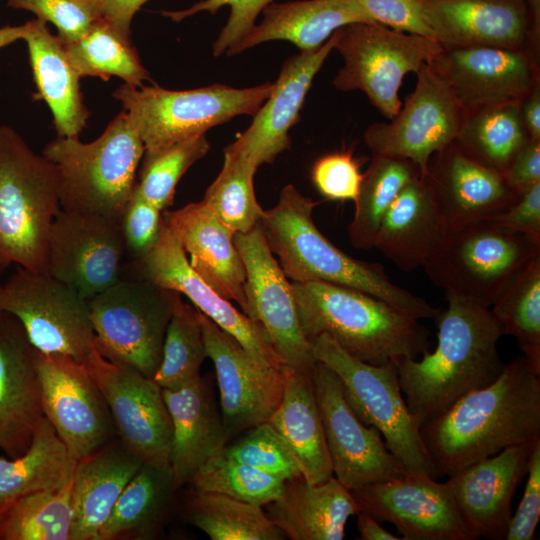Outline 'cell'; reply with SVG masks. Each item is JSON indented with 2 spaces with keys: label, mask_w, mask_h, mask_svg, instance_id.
<instances>
[{
  "label": "cell",
  "mask_w": 540,
  "mask_h": 540,
  "mask_svg": "<svg viewBox=\"0 0 540 540\" xmlns=\"http://www.w3.org/2000/svg\"><path fill=\"white\" fill-rule=\"evenodd\" d=\"M438 476L540 437V373L521 355L421 426Z\"/></svg>",
  "instance_id": "1"
},
{
  "label": "cell",
  "mask_w": 540,
  "mask_h": 540,
  "mask_svg": "<svg viewBox=\"0 0 540 540\" xmlns=\"http://www.w3.org/2000/svg\"><path fill=\"white\" fill-rule=\"evenodd\" d=\"M445 294L448 306L434 317V351L419 360L394 361L404 399L420 426L463 395L495 381L505 367L497 348L503 331L490 308Z\"/></svg>",
  "instance_id": "2"
},
{
  "label": "cell",
  "mask_w": 540,
  "mask_h": 540,
  "mask_svg": "<svg viewBox=\"0 0 540 540\" xmlns=\"http://www.w3.org/2000/svg\"><path fill=\"white\" fill-rule=\"evenodd\" d=\"M319 203L288 184L259 223L288 280L346 286L371 294L415 319L436 317L440 309L394 284L381 264L355 259L332 244L313 220V210Z\"/></svg>",
  "instance_id": "3"
},
{
  "label": "cell",
  "mask_w": 540,
  "mask_h": 540,
  "mask_svg": "<svg viewBox=\"0 0 540 540\" xmlns=\"http://www.w3.org/2000/svg\"><path fill=\"white\" fill-rule=\"evenodd\" d=\"M308 340L326 334L360 361L385 365L429 351L430 332L418 319L354 288L323 281L291 282Z\"/></svg>",
  "instance_id": "4"
},
{
  "label": "cell",
  "mask_w": 540,
  "mask_h": 540,
  "mask_svg": "<svg viewBox=\"0 0 540 540\" xmlns=\"http://www.w3.org/2000/svg\"><path fill=\"white\" fill-rule=\"evenodd\" d=\"M144 152L142 139L122 111L94 141L58 136L42 155L57 169L61 209L121 223Z\"/></svg>",
  "instance_id": "5"
},
{
  "label": "cell",
  "mask_w": 540,
  "mask_h": 540,
  "mask_svg": "<svg viewBox=\"0 0 540 540\" xmlns=\"http://www.w3.org/2000/svg\"><path fill=\"white\" fill-rule=\"evenodd\" d=\"M61 210L55 165L0 125V266L44 272L52 223Z\"/></svg>",
  "instance_id": "6"
},
{
  "label": "cell",
  "mask_w": 540,
  "mask_h": 540,
  "mask_svg": "<svg viewBox=\"0 0 540 540\" xmlns=\"http://www.w3.org/2000/svg\"><path fill=\"white\" fill-rule=\"evenodd\" d=\"M274 83L249 88L213 84L189 90L121 85L113 92L142 139L145 151L191 140L239 115H254Z\"/></svg>",
  "instance_id": "7"
},
{
  "label": "cell",
  "mask_w": 540,
  "mask_h": 540,
  "mask_svg": "<svg viewBox=\"0 0 540 540\" xmlns=\"http://www.w3.org/2000/svg\"><path fill=\"white\" fill-rule=\"evenodd\" d=\"M317 361L339 377L347 403L361 422L384 437L388 450L407 474L439 476L421 436V426L410 412L394 362L372 365L344 351L326 334L309 340Z\"/></svg>",
  "instance_id": "8"
},
{
  "label": "cell",
  "mask_w": 540,
  "mask_h": 540,
  "mask_svg": "<svg viewBox=\"0 0 540 540\" xmlns=\"http://www.w3.org/2000/svg\"><path fill=\"white\" fill-rule=\"evenodd\" d=\"M539 254L540 242L485 220L446 232L423 268L445 293L490 308Z\"/></svg>",
  "instance_id": "9"
},
{
  "label": "cell",
  "mask_w": 540,
  "mask_h": 540,
  "mask_svg": "<svg viewBox=\"0 0 540 540\" xmlns=\"http://www.w3.org/2000/svg\"><path fill=\"white\" fill-rule=\"evenodd\" d=\"M179 295L134 276L87 300L95 349L104 358L153 378Z\"/></svg>",
  "instance_id": "10"
},
{
  "label": "cell",
  "mask_w": 540,
  "mask_h": 540,
  "mask_svg": "<svg viewBox=\"0 0 540 540\" xmlns=\"http://www.w3.org/2000/svg\"><path fill=\"white\" fill-rule=\"evenodd\" d=\"M336 49L344 60L333 85L344 92L359 90L387 119L402 107L399 89L409 72L441 51L434 38L393 30L375 23H353L335 31Z\"/></svg>",
  "instance_id": "11"
},
{
  "label": "cell",
  "mask_w": 540,
  "mask_h": 540,
  "mask_svg": "<svg viewBox=\"0 0 540 540\" xmlns=\"http://www.w3.org/2000/svg\"><path fill=\"white\" fill-rule=\"evenodd\" d=\"M0 312L16 317L41 353L85 362L95 350L88 301L46 272L18 266L0 284Z\"/></svg>",
  "instance_id": "12"
},
{
  "label": "cell",
  "mask_w": 540,
  "mask_h": 540,
  "mask_svg": "<svg viewBox=\"0 0 540 540\" xmlns=\"http://www.w3.org/2000/svg\"><path fill=\"white\" fill-rule=\"evenodd\" d=\"M416 74L415 89L397 115L370 125L364 140L372 154L409 160L424 178L432 156L457 139L466 110L429 63Z\"/></svg>",
  "instance_id": "13"
},
{
  "label": "cell",
  "mask_w": 540,
  "mask_h": 540,
  "mask_svg": "<svg viewBox=\"0 0 540 540\" xmlns=\"http://www.w3.org/2000/svg\"><path fill=\"white\" fill-rule=\"evenodd\" d=\"M44 417L80 460L119 438L109 406L84 362L37 351Z\"/></svg>",
  "instance_id": "14"
},
{
  "label": "cell",
  "mask_w": 540,
  "mask_h": 540,
  "mask_svg": "<svg viewBox=\"0 0 540 540\" xmlns=\"http://www.w3.org/2000/svg\"><path fill=\"white\" fill-rule=\"evenodd\" d=\"M311 375L335 478L352 490L406 475L380 432L352 411L336 373L318 361Z\"/></svg>",
  "instance_id": "15"
},
{
  "label": "cell",
  "mask_w": 540,
  "mask_h": 540,
  "mask_svg": "<svg viewBox=\"0 0 540 540\" xmlns=\"http://www.w3.org/2000/svg\"><path fill=\"white\" fill-rule=\"evenodd\" d=\"M245 271L249 317L266 332L284 364L312 373L318 362L304 335L291 290V282L271 252L259 226L234 235Z\"/></svg>",
  "instance_id": "16"
},
{
  "label": "cell",
  "mask_w": 540,
  "mask_h": 540,
  "mask_svg": "<svg viewBox=\"0 0 540 540\" xmlns=\"http://www.w3.org/2000/svg\"><path fill=\"white\" fill-rule=\"evenodd\" d=\"M100 388L119 438L145 463L169 465L172 423L162 388L137 369L95 349L84 362Z\"/></svg>",
  "instance_id": "17"
},
{
  "label": "cell",
  "mask_w": 540,
  "mask_h": 540,
  "mask_svg": "<svg viewBox=\"0 0 540 540\" xmlns=\"http://www.w3.org/2000/svg\"><path fill=\"white\" fill-rule=\"evenodd\" d=\"M359 510L393 524L404 540H476L445 482L427 475L375 482L350 490Z\"/></svg>",
  "instance_id": "18"
},
{
  "label": "cell",
  "mask_w": 540,
  "mask_h": 540,
  "mask_svg": "<svg viewBox=\"0 0 540 540\" xmlns=\"http://www.w3.org/2000/svg\"><path fill=\"white\" fill-rule=\"evenodd\" d=\"M125 250L120 222L61 209L50 229L44 272L89 300L120 280Z\"/></svg>",
  "instance_id": "19"
},
{
  "label": "cell",
  "mask_w": 540,
  "mask_h": 540,
  "mask_svg": "<svg viewBox=\"0 0 540 540\" xmlns=\"http://www.w3.org/2000/svg\"><path fill=\"white\" fill-rule=\"evenodd\" d=\"M207 358L215 368L220 411L230 436L267 422L284 389L285 367L257 361L232 335L198 310Z\"/></svg>",
  "instance_id": "20"
},
{
  "label": "cell",
  "mask_w": 540,
  "mask_h": 540,
  "mask_svg": "<svg viewBox=\"0 0 540 540\" xmlns=\"http://www.w3.org/2000/svg\"><path fill=\"white\" fill-rule=\"evenodd\" d=\"M131 270L135 277L185 295L195 308L232 335L260 363L274 368L286 366L262 326L219 295L192 269L164 219L156 245L143 258L135 260Z\"/></svg>",
  "instance_id": "21"
},
{
  "label": "cell",
  "mask_w": 540,
  "mask_h": 540,
  "mask_svg": "<svg viewBox=\"0 0 540 540\" xmlns=\"http://www.w3.org/2000/svg\"><path fill=\"white\" fill-rule=\"evenodd\" d=\"M434 38L444 48L527 51L539 32L540 0H421Z\"/></svg>",
  "instance_id": "22"
},
{
  "label": "cell",
  "mask_w": 540,
  "mask_h": 540,
  "mask_svg": "<svg viewBox=\"0 0 540 540\" xmlns=\"http://www.w3.org/2000/svg\"><path fill=\"white\" fill-rule=\"evenodd\" d=\"M429 65L465 110L520 102L539 82L527 51L442 47Z\"/></svg>",
  "instance_id": "23"
},
{
  "label": "cell",
  "mask_w": 540,
  "mask_h": 540,
  "mask_svg": "<svg viewBox=\"0 0 540 540\" xmlns=\"http://www.w3.org/2000/svg\"><path fill=\"white\" fill-rule=\"evenodd\" d=\"M540 437L512 445L448 476L459 511L478 538L505 540L512 500Z\"/></svg>",
  "instance_id": "24"
},
{
  "label": "cell",
  "mask_w": 540,
  "mask_h": 540,
  "mask_svg": "<svg viewBox=\"0 0 540 540\" xmlns=\"http://www.w3.org/2000/svg\"><path fill=\"white\" fill-rule=\"evenodd\" d=\"M424 178L447 232L490 220L519 196L501 173L472 158L455 141L432 156Z\"/></svg>",
  "instance_id": "25"
},
{
  "label": "cell",
  "mask_w": 540,
  "mask_h": 540,
  "mask_svg": "<svg viewBox=\"0 0 540 540\" xmlns=\"http://www.w3.org/2000/svg\"><path fill=\"white\" fill-rule=\"evenodd\" d=\"M43 417L37 350L18 319L0 312V449L23 454Z\"/></svg>",
  "instance_id": "26"
},
{
  "label": "cell",
  "mask_w": 540,
  "mask_h": 540,
  "mask_svg": "<svg viewBox=\"0 0 540 540\" xmlns=\"http://www.w3.org/2000/svg\"><path fill=\"white\" fill-rule=\"evenodd\" d=\"M335 32L318 49L300 52L285 60L274 88L263 102L249 127L230 145L257 168L271 164L290 148V129L299 119L305 97L314 77L334 49Z\"/></svg>",
  "instance_id": "27"
},
{
  "label": "cell",
  "mask_w": 540,
  "mask_h": 540,
  "mask_svg": "<svg viewBox=\"0 0 540 540\" xmlns=\"http://www.w3.org/2000/svg\"><path fill=\"white\" fill-rule=\"evenodd\" d=\"M163 219L181 244L192 269L219 295L234 301L249 316L245 294L246 271L230 230L202 200Z\"/></svg>",
  "instance_id": "28"
},
{
  "label": "cell",
  "mask_w": 540,
  "mask_h": 540,
  "mask_svg": "<svg viewBox=\"0 0 540 540\" xmlns=\"http://www.w3.org/2000/svg\"><path fill=\"white\" fill-rule=\"evenodd\" d=\"M162 390L172 423L169 465L180 489L223 452L231 436L203 377L176 390Z\"/></svg>",
  "instance_id": "29"
},
{
  "label": "cell",
  "mask_w": 540,
  "mask_h": 540,
  "mask_svg": "<svg viewBox=\"0 0 540 540\" xmlns=\"http://www.w3.org/2000/svg\"><path fill=\"white\" fill-rule=\"evenodd\" d=\"M264 507L291 540H343L348 519L360 511L350 490L334 476L317 484L302 476L286 480L280 495Z\"/></svg>",
  "instance_id": "30"
},
{
  "label": "cell",
  "mask_w": 540,
  "mask_h": 540,
  "mask_svg": "<svg viewBox=\"0 0 540 540\" xmlns=\"http://www.w3.org/2000/svg\"><path fill=\"white\" fill-rule=\"evenodd\" d=\"M263 18L227 55H236L272 40H286L300 52L321 47L339 28L353 23H372L373 18L357 0H300L272 2L262 11ZM379 24V23H378Z\"/></svg>",
  "instance_id": "31"
},
{
  "label": "cell",
  "mask_w": 540,
  "mask_h": 540,
  "mask_svg": "<svg viewBox=\"0 0 540 540\" xmlns=\"http://www.w3.org/2000/svg\"><path fill=\"white\" fill-rule=\"evenodd\" d=\"M431 188L416 176L407 183L386 211L374 248L400 270L423 267L446 235Z\"/></svg>",
  "instance_id": "32"
},
{
  "label": "cell",
  "mask_w": 540,
  "mask_h": 540,
  "mask_svg": "<svg viewBox=\"0 0 540 540\" xmlns=\"http://www.w3.org/2000/svg\"><path fill=\"white\" fill-rule=\"evenodd\" d=\"M143 460L120 438L77 461L72 481L71 540H96Z\"/></svg>",
  "instance_id": "33"
},
{
  "label": "cell",
  "mask_w": 540,
  "mask_h": 540,
  "mask_svg": "<svg viewBox=\"0 0 540 540\" xmlns=\"http://www.w3.org/2000/svg\"><path fill=\"white\" fill-rule=\"evenodd\" d=\"M26 42L37 93L53 115L59 137H78L89 118L80 89V76L71 64L62 41L52 35L47 23L34 19L25 23Z\"/></svg>",
  "instance_id": "34"
},
{
  "label": "cell",
  "mask_w": 540,
  "mask_h": 540,
  "mask_svg": "<svg viewBox=\"0 0 540 540\" xmlns=\"http://www.w3.org/2000/svg\"><path fill=\"white\" fill-rule=\"evenodd\" d=\"M311 374L285 367L283 395L268 422L292 452L301 476L317 484L333 471Z\"/></svg>",
  "instance_id": "35"
},
{
  "label": "cell",
  "mask_w": 540,
  "mask_h": 540,
  "mask_svg": "<svg viewBox=\"0 0 540 540\" xmlns=\"http://www.w3.org/2000/svg\"><path fill=\"white\" fill-rule=\"evenodd\" d=\"M178 490L170 465L144 462L116 501L96 540L155 539L172 514Z\"/></svg>",
  "instance_id": "36"
},
{
  "label": "cell",
  "mask_w": 540,
  "mask_h": 540,
  "mask_svg": "<svg viewBox=\"0 0 540 540\" xmlns=\"http://www.w3.org/2000/svg\"><path fill=\"white\" fill-rule=\"evenodd\" d=\"M77 461L43 417L23 454L0 457V508L30 493L69 486Z\"/></svg>",
  "instance_id": "37"
},
{
  "label": "cell",
  "mask_w": 540,
  "mask_h": 540,
  "mask_svg": "<svg viewBox=\"0 0 540 540\" xmlns=\"http://www.w3.org/2000/svg\"><path fill=\"white\" fill-rule=\"evenodd\" d=\"M520 102L466 110L455 142L472 158L503 175L529 139L521 117Z\"/></svg>",
  "instance_id": "38"
},
{
  "label": "cell",
  "mask_w": 540,
  "mask_h": 540,
  "mask_svg": "<svg viewBox=\"0 0 540 540\" xmlns=\"http://www.w3.org/2000/svg\"><path fill=\"white\" fill-rule=\"evenodd\" d=\"M188 523L212 540H282L281 530L261 506L214 493L194 490L184 509Z\"/></svg>",
  "instance_id": "39"
},
{
  "label": "cell",
  "mask_w": 540,
  "mask_h": 540,
  "mask_svg": "<svg viewBox=\"0 0 540 540\" xmlns=\"http://www.w3.org/2000/svg\"><path fill=\"white\" fill-rule=\"evenodd\" d=\"M65 52L82 77H99L108 80L119 77L124 84L140 87L151 80L149 72L141 63L131 38L99 18L78 40L63 43Z\"/></svg>",
  "instance_id": "40"
},
{
  "label": "cell",
  "mask_w": 540,
  "mask_h": 540,
  "mask_svg": "<svg viewBox=\"0 0 540 540\" xmlns=\"http://www.w3.org/2000/svg\"><path fill=\"white\" fill-rule=\"evenodd\" d=\"M418 168L409 160L372 154L355 200V212L348 226L351 245L374 248L381 221L402 188L416 176ZM421 176V175H420Z\"/></svg>",
  "instance_id": "41"
},
{
  "label": "cell",
  "mask_w": 540,
  "mask_h": 540,
  "mask_svg": "<svg viewBox=\"0 0 540 540\" xmlns=\"http://www.w3.org/2000/svg\"><path fill=\"white\" fill-rule=\"evenodd\" d=\"M72 483L24 495L0 508V540H71Z\"/></svg>",
  "instance_id": "42"
},
{
  "label": "cell",
  "mask_w": 540,
  "mask_h": 540,
  "mask_svg": "<svg viewBox=\"0 0 540 540\" xmlns=\"http://www.w3.org/2000/svg\"><path fill=\"white\" fill-rule=\"evenodd\" d=\"M490 310L503 335L516 339L523 356L540 373V254L513 278Z\"/></svg>",
  "instance_id": "43"
},
{
  "label": "cell",
  "mask_w": 540,
  "mask_h": 540,
  "mask_svg": "<svg viewBox=\"0 0 540 540\" xmlns=\"http://www.w3.org/2000/svg\"><path fill=\"white\" fill-rule=\"evenodd\" d=\"M257 169L245 155L228 145L222 168L205 192L203 201L235 234L252 230L264 214L254 191Z\"/></svg>",
  "instance_id": "44"
},
{
  "label": "cell",
  "mask_w": 540,
  "mask_h": 540,
  "mask_svg": "<svg viewBox=\"0 0 540 540\" xmlns=\"http://www.w3.org/2000/svg\"><path fill=\"white\" fill-rule=\"evenodd\" d=\"M207 358L198 309L177 297L167 326L160 365L153 380L167 390L198 379Z\"/></svg>",
  "instance_id": "45"
},
{
  "label": "cell",
  "mask_w": 540,
  "mask_h": 540,
  "mask_svg": "<svg viewBox=\"0 0 540 540\" xmlns=\"http://www.w3.org/2000/svg\"><path fill=\"white\" fill-rule=\"evenodd\" d=\"M205 135L145 151L141 160L136 188L161 211L172 205L176 186L184 173L209 151Z\"/></svg>",
  "instance_id": "46"
},
{
  "label": "cell",
  "mask_w": 540,
  "mask_h": 540,
  "mask_svg": "<svg viewBox=\"0 0 540 540\" xmlns=\"http://www.w3.org/2000/svg\"><path fill=\"white\" fill-rule=\"evenodd\" d=\"M284 482L221 453L210 459L190 484L197 491L219 493L263 507L280 495Z\"/></svg>",
  "instance_id": "47"
},
{
  "label": "cell",
  "mask_w": 540,
  "mask_h": 540,
  "mask_svg": "<svg viewBox=\"0 0 540 540\" xmlns=\"http://www.w3.org/2000/svg\"><path fill=\"white\" fill-rule=\"evenodd\" d=\"M238 435L235 441L226 444L223 455L284 481L301 476L292 452L268 421Z\"/></svg>",
  "instance_id": "48"
},
{
  "label": "cell",
  "mask_w": 540,
  "mask_h": 540,
  "mask_svg": "<svg viewBox=\"0 0 540 540\" xmlns=\"http://www.w3.org/2000/svg\"><path fill=\"white\" fill-rule=\"evenodd\" d=\"M13 9L29 11L52 23L62 43H71L88 32L101 18L100 0H6Z\"/></svg>",
  "instance_id": "49"
},
{
  "label": "cell",
  "mask_w": 540,
  "mask_h": 540,
  "mask_svg": "<svg viewBox=\"0 0 540 540\" xmlns=\"http://www.w3.org/2000/svg\"><path fill=\"white\" fill-rule=\"evenodd\" d=\"M275 0H201L191 7L178 11H162L172 21L180 22L200 12L215 14L221 7L229 6L230 15L213 43V55L220 56L245 37L255 25L258 15Z\"/></svg>",
  "instance_id": "50"
},
{
  "label": "cell",
  "mask_w": 540,
  "mask_h": 540,
  "mask_svg": "<svg viewBox=\"0 0 540 540\" xmlns=\"http://www.w3.org/2000/svg\"><path fill=\"white\" fill-rule=\"evenodd\" d=\"M360 166L351 151L324 155L312 167L313 184L326 199L355 202L363 179Z\"/></svg>",
  "instance_id": "51"
},
{
  "label": "cell",
  "mask_w": 540,
  "mask_h": 540,
  "mask_svg": "<svg viewBox=\"0 0 540 540\" xmlns=\"http://www.w3.org/2000/svg\"><path fill=\"white\" fill-rule=\"evenodd\" d=\"M163 224V211L148 202L136 185L121 218L125 248L135 260L143 258L156 245Z\"/></svg>",
  "instance_id": "52"
},
{
  "label": "cell",
  "mask_w": 540,
  "mask_h": 540,
  "mask_svg": "<svg viewBox=\"0 0 540 540\" xmlns=\"http://www.w3.org/2000/svg\"><path fill=\"white\" fill-rule=\"evenodd\" d=\"M357 1L381 25L400 32L434 38L425 19L421 0Z\"/></svg>",
  "instance_id": "53"
},
{
  "label": "cell",
  "mask_w": 540,
  "mask_h": 540,
  "mask_svg": "<svg viewBox=\"0 0 540 540\" xmlns=\"http://www.w3.org/2000/svg\"><path fill=\"white\" fill-rule=\"evenodd\" d=\"M521 501L512 514L505 540H533L540 519V442L535 446Z\"/></svg>",
  "instance_id": "54"
},
{
  "label": "cell",
  "mask_w": 540,
  "mask_h": 540,
  "mask_svg": "<svg viewBox=\"0 0 540 540\" xmlns=\"http://www.w3.org/2000/svg\"><path fill=\"white\" fill-rule=\"evenodd\" d=\"M490 221L540 242V182L522 192L515 202Z\"/></svg>",
  "instance_id": "55"
},
{
  "label": "cell",
  "mask_w": 540,
  "mask_h": 540,
  "mask_svg": "<svg viewBox=\"0 0 540 540\" xmlns=\"http://www.w3.org/2000/svg\"><path fill=\"white\" fill-rule=\"evenodd\" d=\"M503 177L519 195L540 182V140L529 138L516 153Z\"/></svg>",
  "instance_id": "56"
},
{
  "label": "cell",
  "mask_w": 540,
  "mask_h": 540,
  "mask_svg": "<svg viewBox=\"0 0 540 540\" xmlns=\"http://www.w3.org/2000/svg\"><path fill=\"white\" fill-rule=\"evenodd\" d=\"M148 0H100L101 18L125 37L131 38V23L137 11Z\"/></svg>",
  "instance_id": "57"
},
{
  "label": "cell",
  "mask_w": 540,
  "mask_h": 540,
  "mask_svg": "<svg viewBox=\"0 0 540 540\" xmlns=\"http://www.w3.org/2000/svg\"><path fill=\"white\" fill-rule=\"evenodd\" d=\"M521 117L529 138L540 140V85L539 82L520 102Z\"/></svg>",
  "instance_id": "58"
},
{
  "label": "cell",
  "mask_w": 540,
  "mask_h": 540,
  "mask_svg": "<svg viewBox=\"0 0 540 540\" xmlns=\"http://www.w3.org/2000/svg\"><path fill=\"white\" fill-rule=\"evenodd\" d=\"M357 528L361 540H402L386 531L379 522L366 512L359 511L357 514Z\"/></svg>",
  "instance_id": "59"
},
{
  "label": "cell",
  "mask_w": 540,
  "mask_h": 540,
  "mask_svg": "<svg viewBox=\"0 0 540 540\" xmlns=\"http://www.w3.org/2000/svg\"><path fill=\"white\" fill-rule=\"evenodd\" d=\"M26 32V25L0 27V48L6 47L18 40L23 39Z\"/></svg>",
  "instance_id": "60"
},
{
  "label": "cell",
  "mask_w": 540,
  "mask_h": 540,
  "mask_svg": "<svg viewBox=\"0 0 540 540\" xmlns=\"http://www.w3.org/2000/svg\"><path fill=\"white\" fill-rule=\"evenodd\" d=\"M2 270V267L0 266V271Z\"/></svg>",
  "instance_id": "61"
},
{
  "label": "cell",
  "mask_w": 540,
  "mask_h": 540,
  "mask_svg": "<svg viewBox=\"0 0 540 540\" xmlns=\"http://www.w3.org/2000/svg\"><path fill=\"white\" fill-rule=\"evenodd\" d=\"M527 1H530V0H527Z\"/></svg>",
  "instance_id": "62"
}]
</instances>
